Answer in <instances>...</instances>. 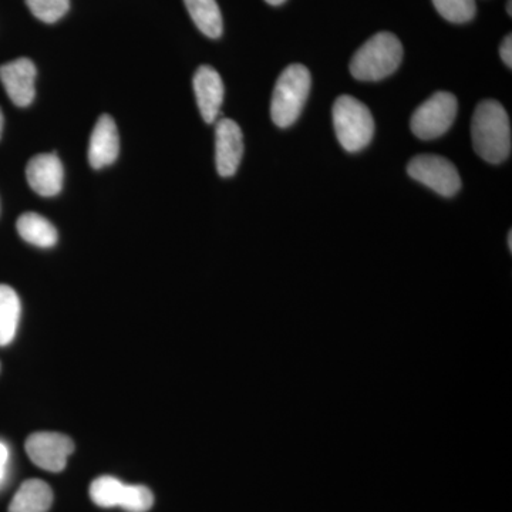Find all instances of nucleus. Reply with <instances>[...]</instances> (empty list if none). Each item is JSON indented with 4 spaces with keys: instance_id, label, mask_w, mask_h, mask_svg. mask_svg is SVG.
I'll use <instances>...</instances> for the list:
<instances>
[{
    "instance_id": "nucleus-14",
    "label": "nucleus",
    "mask_w": 512,
    "mask_h": 512,
    "mask_svg": "<svg viewBox=\"0 0 512 512\" xmlns=\"http://www.w3.org/2000/svg\"><path fill=\"white\" fill-rule=\"evenodd\" d=\"M16 228H18L20 237L35 247L52 248L56 245L55 225L36 212H26V214L20 215Z\"/></svg>"
},
{
    "instance_id": "nucleus-1",
    "label": "nucleus",
    "mask_w": 512,
    "mask_h": 512,
    "mask_svg": "<svg viewBox=\"0 0 512 512\" xmlns=\"http://www.w3.org/2000/svg\"><path fill=\"white\" fill-rule=\"evenodd\" d=\"M471 137L474 150L487 163L501 164L510 157L511 124L503 104L497 100L478 104L471 121Z\"/></svg>"
},
{
    "instance_id": "nucleus-9",
    "label": "nucleus",
    "mask_w": 512,
    "mask_h": 512,
    "mask_svg": "<svg viewBox=\"0 0 512 512\" xmlns=\"http://www.w3.org/2000/svg\"><path fill=\"white\" fill-rule=\"evenodd\" d=\"M36 66L26 57L0 66V82L9 99L18 107H28L35 99Z\"/></svg>"
},
{
    "instance_id": "nucleus-21",
    "label": "nucleus",
    "mask_w": 512,
    "mask_h": 512,
    "mask_svg": "<svg viewBox=\"0 0 512 512\" xmlns=\"http://www.w3.org/2000/svg\"><path fill=\"white\" fill-rule=\"evenodd\" d=\"M500 55L503 62L507 64L508 69H511L512 66V37L508 35L501 43L500 47Z\"/></svg>"
},
{
    "instance_id": "nucleus-18",
    "label": "nucleus",
    "mask_w": 512,
    "mask_h": 512,
    "mask_svg": "<svg viewBox=\"0 0 512 512\" xmlns=\"http://www.w3.org/2000/svg\"><path fill=\"white\" fill-rule=\"evenodd\" d=\"M434 8L451 23H467L476 16V0H433Z\"/></svg>"
},
{
    "instance_id": "nucleus-17",
    "label": "nucleus",
    "mask_w": 512,
    "mask_h": 512,
    "mask_svg": "<svg viewBox=\"0 0 512 512\" xmlns=\"http://www.w3.org/2000/svg\"><path fill=\"white\" fill-rule=\"evenodd\" d=\"M127 485L117 478L103 476L96 478L90 485V497L93 503L103 508L121 507L126 498Z\"/></svg>"
},
{
    "instance_id": "nucleus-24",
    "label": "nucleus",
    "mask_w": 512,
    "mask_h": 512,
    "mask_svg": "<svg viewBox=\"0 0 512 512\" xmlns=\"http://www.w3.org/2000/svg\"><path fill=\"white\" fill-rule=\"evenodd\" d=\"M266 3H269V5L272 6H279L282 5V3H285L286 0H265Z\"/></svg>"
},
{
    "instance_id": "nucleus-26",
    "label": "nucleus",
    "mask_w": 512,
    "mask_h": 512,
    "mask_svg": "<svg viewBox=\"0 0 512 512\" xmlns=\"http://www.w3.org/2000/svg\"><path fill=\"white\" fill-rule=\"evenodd\" d=\"M507 10H508V15H512V0H508V6H507Z\"/></svg>"
},
{
    "instance_id": "nucleus-23",
    "label": "nucleus",
    "mask_w": 512,
    "mask_h": 512,
    "mask_svg": "<svg viewBox=\"0 0 512 512\" xmlns=\"http://www.w3.org/2000/svg\"><path fill=\"white\" fill-rule=\"evenodd\" d=\"M6 473H8V468H0V487L5 483Z\"/></svg>"
},
{
    "instance_id": "nucleus-20",
    "label": "nucleus",
    "mask_w": 512,
    "mask_h": 512,
    "mask_svg": "<svg viewBox=\"0 0 512 512\" xmlns=\"http://www.w3.org/2000/svg\"><path fill=\"white\" fill-rule=\"evenodd\" d=\"M154 504V495L146 485H127L126 498L121 508L128 512H147Z\"/></svg>"
},
{
    "instance_id": "nucleus-7",
    "label": "nucleus",
    "mask_w": 512,
    "mask_h": 512,
    "mask_svg": "<svg viewBox=\"0 0 512 512\" xmlns=\"http://www.w3.org/2000/svg\"><path fill=\"white\" fill-rule=\"evenodd\" d=\"M26 453L37 467L52 473L63 471L67 458L73 453L74 444L70 437L53 431L33 433L26 440Z\"/></svg>"
},
{
    "instance_id": "nucleus-2",
    "label": "nucleus",
    "mask_w": 512,
    "mask_h": 512,
    "mask_svg": "<svg viewBox=\"0 0 512 512\" xmlns=\"http://www.w3.org/2000/svg\"><path fill=\"white\" fill-rule=\"evenodd\" d=\"M403 46L390 32L376 33L360 47L350 62V73L362 82H379L399 69Z\"/></svg>"
},
{
    "instance_id": "nucleus-25",
    "label": "nucleus",
    "mask_w": 512,
    "mask_h": 512,
    "mask_svg": "<svg viewBox=\"0 0 512 512\" xmlns=\"http://www.w3.org/2000/svg\"><path fill=\"white\" fill-rule=\"evenodd\" d=\"M2 131H3V113H2V110H0V137H2Z\"/></svg>"
},
{
    "instance_id": "nucleus-10",
    "label": "nucleus",
    "mask_w": 512,
    "mask_h": 512,
    "mask_svg": "<svg viewBox=\"0 0 512 512\" xmlns=\"http://www.w3.org/2000/svg\"><path fill=\"white\" fill-rule=\"evenodd\" d=\"M194 92L198 109L205 123L211 124L220 116L224 101V83L220 73L211 66H201L194 74Z\"/></svg>"
},
{
    "instance_id": "nucleus-4",
    "label": "nucleus",
    "mask_w": 512,
    "mask_h": 512,
    "mask_svg": "<svg viewBox=\"0 0 512 512\" xmlns=\"http://www.w3.org/2000/svg\"><path fill=\"white\" fill-rule=\"evenodd\" d=\"M333 126L340 146L349 153L363 150L375 134V120L366 104L352 96H340L333 104Z\"/></svg>"
},
{
    "instance_id": "nucleus-5",
    "label": "nucleus",
    "mask_w": 512,
    "mask_h": 512,
    "mask_svg": "<svg viewBox=\"0 0 512 512\" xmlns=\"http://www.w3.org/2000/svg\"><path fill=\"white\" fill-rule=\"evenodd\" d=\"M458 101L456 96L447 92H437L424 101L414 111L412 131L421 140H434L446 134L457 117Z\"/></svg>"
},
{
    "instance_id": "nucleus-6",
    "label": "nucleus",
    "mask_w": 512,
    "mask_h": 512,
    "mask_svg": "<svg viewBox=\"0 0 512 512\" xmlns=\"http://www.w3.org/2000/svg\"><path fill=\"white\" fill-rule=\"evenodd\" d=\"M407 173L413 180L419 181L443 197H453L461 188V178L456 165L444 157L433 154L414 157L407 165Z\"/></svg>"
},
{
    "instance_id": "nucleus-12",
    "label": "nucleus",
    "mask_w": 512,
    "mask_h": 512,
    "mask_svg": "<svg viewBox=\"0 0 512 512\" xmlns=\"http://www.w3.org/2000/svg\"><path fill=\"white\" fill-rule=\"evenodd\" d=\"M120 153V137L116 123L109 114L97 120L90 137L89 163L94 170L107 167L117 160Z\"/></svg>"
},
{
    "instance_id": "nucleus-8",
    "label": "nucleus",
    "mask_w": 512,
    "mask_h": 512,
    "mask_svg": "<svg viewBox=\"0 0 512 512\" xmlns=\"http://www.w3.org/2000/svg\"><path fill=\"white\" fill-rule=\"evenodd\" d=\"M244 156V137L234 120L222 119L215 127V163L221 177L237 173Z\"/></svg>"
},
{
    "instance_id": "nucleus-16",
    "label": "nucleus",
    "mask_w": 512,
    "mask_h": 512,
    "mask_svg": "<svg viewBox=\"0 0 512 512\" xmlns=\"http://www.w3.org/2000/svg\"><path fill=\"white\" fill-rule=\"evenodd\" d=\"M20 311L18 293L10 286L0 284V346H8L15 339Z\"/></svg>"
},
{
    "instance_id": "nucleus-15",
    "label": "nucleus",
    "mask_w": 512,
    "mask_h": 512,
    "mask_svg": "<svg viewBox=\"0 0 512 512\" xmlns=\"http://www.w3.org/2000/svg\"><path fill=\"white\" fill-rule=\"evenodd\" d=\"M195 26L211 39L222 35V15L217 0H184Z\"/></svg>"
},
{
    "instance_id": "nucleus-13",
    "label": "nucleus",
    "mask_w": 512,
    "mask_h": 512,
    "mask_svg": "<svg viewBox=\"0 0 512 512\" xmlns=\"http://www.w3.org/2000/svg\"><path fill=\"white\" fill-rule=\"evenodd\" d=\"M52 503V488L45 481L32 478L20 485L9 505V512H47Z\"/></svg>"
},
{
    "instance_id": "nucleus-22",
    "label": "nucleus",
    "mask_w": 512,
    "mask_h": 512,
    "mask_svg": "<svg viewBox=\"0 0 512 512\" xmlns=\"http://www.w3.org/2000/svg\"><path fill=\"white\" fill-rule=\"evenodd\" d=\"M9 450L6 444L0 441V468H8Z\"/></svg>"
},
{
    "instance_id": "nucleus-11",
    "label": "nucleus",
    "mask_w": 512,
    "mask_h": 512,
    "mask_svg": "<svg viewBox=\"0 0 512 512\" xmlns=\"http://www.w3.org/2000/svg\"><path fill=\"white\" fill-rule=\"evenodd\" d=\"M30 188L42 197H55L63 188V164L56 154H39L26 167Z\"/></svg>"
},
{
    "instance_id": "nucleus-19",
    "label": "nucleus",
    "mask_w": 512,
    "mask_h": 512,
    "mask_svg": "<svg viewBox=\"0 0 512 512\" xmlns=\"http://www.w3.org/2000/svg\"><path fill=\"white\" fill-rule=\"evenodd\" d=\"M26 5L37 19L55 23L69 12L70 0H26Z\"/></svg>"
},
{
    "instance_id": "nucleus-3",
    "label": "nucleus",
    "mask_w": 512,
    "mask_h": 512,
    "mask_svg": "<svg viewBox=\"0 0 512 512\" xmlns=\"http://www.w3.org/2000/svg\"><path fill=\"white\" fill-rule=\"evenodd\" d=\"M311 86V72L303 64L286 67L272 94L271 117L276 126L291 127L299 119Z\"/></svg>"
}]
</instances>
